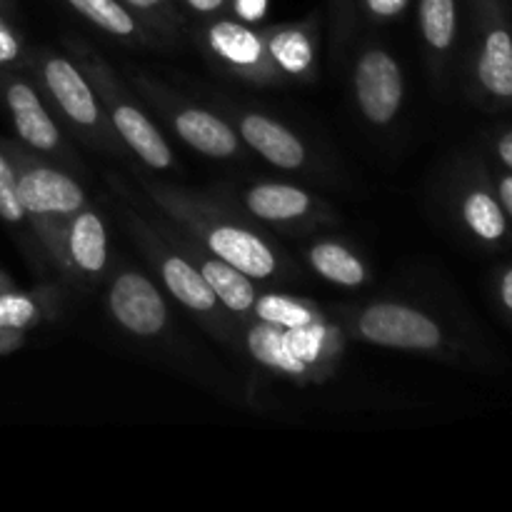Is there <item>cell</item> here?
I'll return each mask as SVG.
<instances>
[{"instance_id":"6da1fadb","label":"cell","mask_w":512,"mask_h":512,"mask_svg":"<svg viewBox=\"0 0 512 512\" xmlns=\"http://www.w3.org/2000/svg\"><path fill=\"white\" fill-rule=\"evenodd\" d=\"M143 188L148 198L170 220H175L185 233L193 235L198 245H203L215 258L225 260L253 280H268L280 275L283 260H280L278 250L248 225L228 218L210 200L190 195L188 190L173 188V185L148 183V180H143Z\"/></svg>"},{"instance_id":"7a4b0ae2","label":"cell","mask_w":512,"mask_h":512,"mask_svg":"<svg viewBox=\"0 0 512 512\" xmlns=\"http://www.w3.org/2000/svg\"><path fill=\"white\" fill-rule=\"evenodd\" d=\"M15 165L18 200L45 253L63 268V230L70 215L88 205L83 185L55 165L33 158L25 150L5 145Z\"/></svg>"},{"instance_id":"3957f363","label":"cell","mask_w":512,"mask_h":512,"mask_svg":"<svg viewBox=\"0 0 512 512\" xmlns=\"http://www.w3.org/2000/svg\"><path fill=\"white\" fill-rule=\"evenodd\" d=\"M68 48L73 50L75 63L85 70V75H88L90 83H93L95 93H98L105 115H108L110 125H113L120 143H123L140 163L148 165L150 170L173 168L175 158L168 140L163 138L158 125L135 105V100L130 98L128 90L123 88L118 75L113 73V68H110L98 53H93V48H88V45L80 43V40H68Z\"/></svg>"},{"instance_id":"277c9868","label":"cell","mask_w":512,"mask_h":512,"mask_svg":"<svg viewBox=\"0 0 512 512\" xmlns=\"http://www.w3.org/2000/svg\"><path fill=\"white\" fill-rule=\"evenodd\" d=\"M120 203H123L120 208H123L125 223L133 230V238L138 240L140 248L148 253V258L153 260V265L158 268L160 283L165 285V290H168L183 308H188L190 313H195L198 318L208 320L215 328H220L225 320V308L220 305L218 295H215L213 290H210V285L205 283L198 265H195L188 255H180L178 245H175L168 235L158 233L148 220L140 218V215L135 213L133 205H130L128 195L120 193Z\"/></svg>"},{"instance_id":"5b68a950","label":"cell","mask_w":512,"mask_h":512,"mask_svg":"<svg viewBox=\"0 0 512 512\" xmlns=\"http://www.w3.org/2000/svg\"><path fill=\"white\" fill-rule=\"evenodd\" d=\"M38 78L70 128L78 130L90 145L105 150L120 148L118 135L105 115L93 83L75 60L58 53H43L38 58Z\"/></svg>"},{"instance_id":"8992f818","label":"cell","mask_w":512,"mask_h":512,"mask_svg":"<svg viewBox=\"0 0 512 512\" xmlns=\"http://www.w3.org/2000/svg\"><path fill=\"white\" fill-rule=\"evenodd\" d=\"M348 333L363 343L408 353H435L443 348L440 325L413 305L375 300L348 318Z\"/></svg>"},{"instance_id":"52a82bcc","label":"cell","mask_w":512,"mask_h":512,"mask_svg":"<svg viewBox=\"0 0 512 512\" xmlns=\"http://www.w3.org/2000/svg\"><path fill=\"white\" fill-rule=\"evenodd\" d=\"M203 45L210 60L233 78L250 85H265V88L288 83L270 60L263 30L255 25L215 15V20L205 25Z\"/></svg>"},{"instance_id":"ba28073f","label":"cell","mask_w":512,"mask_h":512,"mask_svg":"<svg viewBox=\"0 0 512 512\" xmlns=\"http://www.w3.org/2000/svg\"><path fill=\"white\" fill-rule=\"evenodd\" d=\"M140 85L145 88V95L150 98V103L165 115V120L170 123L173 133L178 135L188 148L198 150V153L215 160L240 158L243 140H240L238 130H235L228 120L210 113V110L200 108V105H190L173 98L168 90H163L160 85H153L145 78L140 80Z\"/></svg>"},{"instance_id":"9c48e42d","label":"cell","mask_w":512,"mask_h":512,"mask_svg":"<svg viewBox=\"0 0 512 512\" xmlns=\"http://www.w3.org/2000/svg\"><path fill=\"white\" fill-rule=\"evenodd\" d=\"M353 93L360 115L375 128H388L403 108V68L385 48L368 45L355 60Z\"/></svg>"},{"instance_id":"30bf717a","label":"cell","mask_w":512,"mask_h":512,"mask_svg":"<svg viewBox=\"0 0 512 512\" xmlns=\"http://www.w3.org/2000/svg\"><path fill=\"white\" fill-rule=\"evenodd\" d=\"M108 313L125 333L135 338H160L170 323L163 293L148 275L123 268L108 285Z\"/></svg>"},{"instance_id":"8fae6325","label":"cell","mask_w":512,"mask_h":512,"mask_svg":"<svg viewBox=\"0 0 512 512\" xmlns=\"http://www.w3.org/2000/svg\"><path fill=\"white\" fill-rule=\"evenodd\" d=\"M243 205L250 218L275 228H315L335 223V215L318 195L293 183H255L243 193Z\"/></svg>"},{"instance_id":"7c38bea8","label":"cell","mask_w":512,"mask_h":512,"mask_svg":"<svg viewBox=\"0 0 512 512\" xmlns=\"http://www.w3.org/2000/svg\"><path fill=\"white\" fill-rule=\"evenodd\" d=\"M3 98L10 110V118H13L15 133L30 150L70 160L63 133L50 118L48 108L43 105L40 93L33 85L20 78H8L3 85Z\"/></svg>"},{"instance_id":"4fadbf2b","label":"cell","mask_w":512,"mask_h":512,"mask_svg":"<svg viewBox=\"0 0 512 512\" xmlns=\"http://www.w3.org/2000/svg\"><path fill=\"white\" fill-rule=\"evenodd\" d=\"M108 268V228L93 205L70 215L63 230V273L68 278L100 280Z\"/></svg>"},{"instance_id":"5bb4252c","label":"cell","mask_w":512,"mask_h":512,"mask_svg":"<svg viewBox=\"0 0 512 512\" xmlns=\"http://www.w3.org/2000/svg\"><path fill=\"white\" fill-rule=\"evenodd\" d=\"M238 135L243 145L280 170L308 168L310 153L300 135L270 115L258 110L238 113Z\"/></svg>"},{"instance_id":"9a60e30c","label":"cell","mask_w":512,"mask_h":512,"mask_svg":"<svg viewBox=\"0 0 512 512\" xmlns=\"http://www.w3.org/2000/svg\"><path fill=\"white\" fill-rule=\"evenodd\" d=\"M265 45L285 80H313L318 70V18L265 28Z\"/></svg>"},{"instance_id":"2e32d148","label":"cell","mask_w":512,"mask_h":512,"mask_svg":"<svg viewBox=\"0 0 512 512\" xmlns=\"http://www.w3.org/2000/svg\"><path fill=\"white\" fill-rule=\"evenodd\" d=\"M175 245H178L183 253H188V258L198 265V270L203 273L205 283L210 285L215 295H218L220 305H223L228 313L238 315V318H245V315L253 313L255 298H258V290H255V280L248 278L245 273H240L238 268H233L225 260L215 258L213 253L208 255V250L203 245H190L185 243L178 235H170Z\"/></svg>"},{"instance_id":"e0dca14e","label":"cell","mask_w":512,"mask_h":512,"mask_svg":"<svg viewBox=\"0 0 512 512\" xmlns=\"http://www.w3.org/2000/svg\"><path fill=\"white\" fill-rule=\"evenodd\" d=\"M285 338H288L295 358L313 373L315 383L330 378L345 353L343 328L330 323L328 318L285 330Z\"/></svg>"},{"instance_id":"ac0fdd59","label":"cell","mask_w":512,"mask_h":512,"mask_svg":"<svg viewBox=\"0 0 512 512\" xmlns=\"http://www.w3.org/2000/svg\"><path fill=\"white\" fill-rule=\"evenodd\" d=\"M245 348H248L250 358L263 365V368L295 380V383H315L313 373L295 358L293 348L285 338V330L278 328V325L263 323V320L255 318L250 320L248 330H245Z\"/></svg>"},{"instance_id":"d6986e66","label":"cell","mask_w":512,"mask_h":512,"mask_svg":"<svg viewBox=\"0 0 512 512\" xmlns=\"http://www.w3.org/2000/svg\"><path fill=\"white\" fill-rule=\"evenodd\" d=\"M80 18L130 45H153L155 33L123 0H65Z\"/></svg>"},{"instance_id":"ffe728a7","label":"cell","mask_w":512,"mask_h":512,"mask_svg":"<svg viewBox=\"0 0 512 512\" xmlns=\"http://www.w3.org/2000/svg\"><path fill=\"white\" fill-rule=\"evenodd\" d=\"M310 270L318 278L338 285V288H360L370 280V270L365 260L348 245L338 240H318L305 250Z\"/></svg>"},{"instance_id":"44dd1931","label":"cell","mask_w":512,"mask_h":512,"mask_svg":"<svg viewBox=\"0 0 512 512\" xmlns=\"http://www.w3.org/2000/svg\"><path fill=\"white\" fill-rule=\"evenodd\" d=\"M53 313L55 293L50 288L33 290V293H20V290L8 288L0 293V328L5 330L25 333Z\"/></svg>"},{"instance_id":"7402d4cb","label":"cell","mask_w":512,"mask_h":512,"mask_svg":"<svg viewBox=\"0 0 512 512\" xmlns=\"http://www.w3.org/2000/svg\"><path fill=\"white\" fill-rule=\"evenodd\" d=\"M478 78L488 93L498 98L512 95V38L503 28H495L485 35L478 60Z\"/></svg>"},{"instance_id":"603a6c76","label":"cell","mask_w":512,"mask_h":512,"mask_svg":"<svg viewBox=\"0 0 512 512\" xmlns=\"http://www.w3.org/2000/svg\"><path fill=\"white\" fill-rule=\"evenodd\" d=\"M250 315H253L255 320L278 325V328L283 330L300 328V325H308L313 323V320L325 318V313H320L318 305L310 303V300L283 293H258L253 313Z\"/></svg>"},{"instance_id":"cb8c5ba5","label":"cell","mask_w":512,"mask_h":512,"mask_svg":"<svg viewBox=\"0 0 512 512\" xmlns=\"http://www.w3.org/2000/svg\"><path fill=\"white\" fill-rule=\"evenodd\" d=\"M420 33L430 53L450 50L458 30V8L455 0H420L418 5Z\"/></svg>"},{"instance_id":"d4e9b609","label":"cell","mask_w":512,"mask_h":512,"mask_svg":"<svg viewBox=\"0 0 512 512\" xmlns=\"http://www.w3.org/2000/svg\"><path fill=\"white\" fill-rule=\"evenodd\" d=\"M463 220L480 240L495 243L505 233V215L498 200L485 190H473L463 200Z\"/></svg>"},{"instance_id":"484cf974","label":"cell","mask_w":512,"mask_h":512,"mask_svg":"<svg viewBox=\"0 0 512 512\" xmlns=\"http://www.w3.org/2000/svg\"><path fill=\"white\" fill-rule=\"evenodd\" d=\"M0 220H5L13 228L25 223L23 205L18 200V180H15V165L10 160L8 150L0 145Z\"/></svg>"},{"instance_id":"4316f807","label":"cell","mask_w":512,"mask_h":512,"mask_svg":"<svg viewBox=\"0 0 512 512\" xmlns=\"http://www.w3.org/2000/svg\"><path fill=\"white\" fill-rule=\"evenodd\" d=\"M143 23L153 25L160 30H173L180 23L178 13H175L170 0H123Z\"/></svg>"},{"instance_id":"83f0119b","label":"cell","mask_w":512,"mask_h":512,"mask_svg":"<svg viewBox=\"0 0 512 512\" xmlns=\"http://www.w3.org/2000/svg\"><path fill=\"white\" fill-rule=\"evenodd\" d=\"M408 5L410 0H360V8L375 23H388V20L400 18L408 10Z\"/></svg>"},{"instance_id":"f1b7e54d","label":"cell","mask_w":512,"mask_h":512,"mask_svg":"<svg viewBox=\"0 0 512 512\" xmlns=\"http://www.w3.org/2000/svg\"><path fill=\"white\" fill-rule=\"evenodd\" d=\"M270 0H230L228 10L233 13V18L243 20L248 25L263 23V18L268 15Z\"/></svg>"},{"instance_id":"f546056e","label":"cell","mask_w":512,"mask_h":512,"mask_svg":"<svg viewBox=\"0 0 512 512\" xmlns=\"http://www.w3.org/2000/svg\"><path fill=\"white\" fill-rule=\"evenodd\" d=\"M20 58H23V43L18 33L0 18V68L18 63Z\"/></svg>"},{"instance_id":"4dcf8cb0","label":"cell","mask_w":512,"mask_h":512,"mask_svg":"<svg viewBox=\"0 0 512 512\" xmlns=\"http://www.w3.org/2000/svg\"><path fill=\"white\" fill-rule=\"evenodd\" d=\"M185 8L190 10V13L195 15H205V18H210V15H220L228 10V3L230 0H183Z\"/></svg>"},{"instance_id":"1f68e13d","label":"cell","mask_w":512,"mask_h":512,"mask_svg":"<svg viewBox=\"0 0 512 512\" xmlns=\"http://www.w3.org/2000/svg\"><path fill=\"white\" fill-rule=\"evenodd\" d=\"M23 338L25 333H20V330L0 328V355H8L13 350H18L23 345Z\"/></svg>"},{"instance_id":"d6a6232c","label":"cell","mask_w":512,"mask_h":512,"mask_svg":"<svg viewBox=\"0 0 512 512\" xmlns=\"http://www.w3.org/2000/svg\"><path fill=\"white\" fill-rule=\"evenodd\" d=\"M498 153L503 158V163L512 170V133H505L498 143Z\"/></svg>"},{"instance_id":"836d02e7","label":"cell","mask_w":512,"mask_h":512,"mask_svg":"<svg viewBox=\"0 0 512 512\" xmlns=\"http://www.w3.org/2000/svg\"><path fill=\"white\" fill-rule=\"evenodd\" d=\"M500 298H503L505 308L512 310V268L503 275V283H500Z\"/></svg>"},{"instance_id":"e575fe53","label":"cell","mask_w":512,"mask_h":512,"mask_svg":"<svg viewBox=\"0 0 512 512\" xmlns=\"http://www.w3.org/2000/svg\"><path fill=\"white\" fill-rule=\"evenodd\" d=\"M500 195H503V203H505V210L512 215V175L510 178H505L503 183H500Z\"/></svg>"},{"instance_id":"d590c367","label":"cell","mask_w":512,"mask_h":512,"mask_svg":"<svg viewBox=\"0 0 512 512\" xmlns=\"http://www.w3.org/2000/svg\"><path fill=\"white\" fill-rule=\"evenodd\" d=\"M350 3H353V0H330V5H333V10H335V18H338L340 30H343V15H345V10H348Z\"/></svg>"},{"instance_id":"8d00e7d4","label":"cell","mask_w":512,"mask_h":512,"mask_svg":"<svg viewBox=\"0 0 512 512\" xmlns=\"http://www.w3.org/2000/svg\"><path fill=\"white\" fill-rule=\"evenodd\" d=\"M8 288H13V283H10V280L5 278L3 273H0V293H3V290H8Z\"/></svg>"}]
</instances>
